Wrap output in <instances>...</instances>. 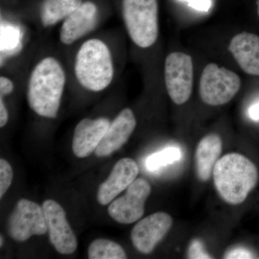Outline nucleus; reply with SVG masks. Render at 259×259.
I'll return each instance as SVG.
<instances>
[{"label": "nucleus", "instance_id": "nucleus-1", "mask_svg": "<svg viewBox=\"0 0 259 259\" xmlns=\"http://www.w3.org/2000/svg\"><path fill=\"white\" fill-rule=\"evenodd\" d=\"M26 83L30 108L40 117L55 119L67 83V73L60 59L49 54L42 56L32 66Z\"/></svg>", "mask_w": 259, "mask_h": 259}, {"label": "nucleus", "instance_id": "nucleus-2", "mask_svg": "<svg viewBox=\"0 0 259 259\" xmlns=\"http://www.w3.org/2000/svg\"><path fill=\"white\" fill-rule=\"evenodd\" d=\"M72 68L74 79L81 88L90 93H102L115 80L113 49L104 37H87L75 52Z\"/></svg>", "mask_w": 259, "mask_h": 259}, {"label": "nucleus", "instance_id": "nucleus-3", "mask_svg": "<svg viewBox=\"0 0 259 259\" xmlns=\"http://www.w3.org/2000/svg\"><path fill=\"white\" fill-rule=\"evenodd\" d=\"M218 193L230 204L243 203L258 181V171L248 158L232 153L225 155L216 163L212 172Z\"/></svg>", "mask_w": 259, "mask_h": 259}, {"label": "nucleus", "instance_id": "nucleus-4", "mask_svg": "<svg viewBox=\"0 0 259 259\" xmlns=\"http://www.w3.org/2000/svg\"><path fill=\"white\" fill-rule=\"evenodd\" d=\"M126 32L140 49L152 47L159 35L158 0H120Z\"/></svg>", "mask_w": 259, "mask_h": 259}, {"label": "nucleus", "instance_id": "nucleus-5", "mask_svg": "<svg viewBox=\"0 0 259 259\" xmlns=\"http://www.w3.org/2000/svg\"><path fill=\"white\" fill-rule=\"evenodd\" d=\"M241 88V79L234 71L209 63L204 68L199 83L201 100L209 106H221L231 102Z\"/></svg>", "mask_w": 259, "mask_h": 259}, {"label": "nucleus", "instance_id": "nucleus-6", "mask_svg": "<svg viewBox=\"0 0 259 259\" xmlns=\"http://www.w3.org/2000/svg\"><path fill=\"white\" fill-rule=\"evenodd\" d=\"M163 76L167 93L174 103L181 105L190 100L193 91L194 64L185 53H170L165 59Z\"/></svg>", "mask_w": 259, "mask_h": 259}, {"label": "nucleus", "instance_id": "nucleus-7", "mask_svg": "<svg viewBox=\"0 0 259 259\" xmlns=\"http://www.w3.org/2000/svg\"><path fill=\"white\" fill-rule=\"evenodd\" d=\"M101 0H84L60 24L59 40L64 47H71L87 38L100 25L103 14Z\"/></svg>", "mask_w": 259, "mask_h": 259}, {"label": "nucleus", "instance_id": "nucleus-8", "mask_svg": "<svg viewBox=\"0 0 259 259\" xmlns=\"http://www.w3.org/2000/svg\"><path fill=\"white\" fill-rule=\"evenodd\" d=\"M8 232L18 242L28 241L32 236L46 234L48 226L42 207L28 199H20L8 220Z\"/></svg>", "mask_w": 259, "mask_h": 259}, {"label": "nucleus", "instance_id": "nucleus-9", "mask_svg": "<svg viewBox=\"0 0 259 259\" xmlns=\"http://www.w3.org/2000/svg\"><path fill=\"white\" fill-rule=\"evenodd\" d=\"M151 192L147 180L137 179L127 188L123 197L112 201L108 213L116 222L131 224L139 221L144 215L145 203Z\"/></svg>", "mask_w": 259, "mask_h": 259}, {"label": "nucleus", "instance_id": "nucleus-10", "mask_svg": "<svg viewBox=\"0 0 259 259\" xmlns=\"http://www.w3.org/2000/svg\"><path fill=\"white\" fill-rule=\"evenodd\" d=\"M42 207L51 244L61 254L74 253L77 248V239L66 219L64 208L53 199L46 200Z\"/></svg>", "mask_w": 259, "mask_h": 259}, {"label": "nucleus", "instance_id": "nucleus-11", "mask_svg": "<svg viewBox=\"0 0 259 259\" xmlns=\"http://www.w3.org/2000/svg\"><path fill=\"white\" fill-rule=\"evenodd\" d=\"M173 219L166 212H158L140 221L131 232L135 248L149 254L171 229Z\"/></svg>", "mask_w": 259, "mask_h": 259}, {"label": "nucleus", "instance_id": "nucleus-12", "mask_svg": "<svg viewBox=\"0 0 259 259\" xmlns=\"http://www.w3.org/2000/svg\"><path fill=\"white\" fill-rule=\"evenodd\" d=\"M105 117L92 119L86 117L79 122L74 129L72 149L78 158H86L95 152L110 125Z\"/></svg>", "mask_w": 259, "mask_h": 259}, {"label": "nucleus", "instance_id": "nucleus-13", "mask_svg": "<svg viewBox=\"0 0 259 259\" xmlns=\"http://www.w3.org/2000/svg\"><path fill=\"white\" fill-rule=\"evenodd\" d=\"M137 125L134 111L126 107L110 122L101 142L95 150L99 157H105L120 149L128 141Z\"/></svg>", "mask_w": 259, "mask_h": 259}, {"label": "nucleus", "instance_id": "nucleus-14", "mask_svg": "<svg viewBox=\"0 0 259 259\" xmlns=\"http://www.w3.org/2000/svg\"><path fill=\"white\" fill-rule=\"evenodd\" d=\"M139 175V167L132 158H123L112 168L111 174L99 187L97 200L102 205L111 203L112 200L126 190Z\"/></svg>", "mask_w": 259, "mask_h": 259}, {"label": "nucleus", "instance_id": "nucleus-15", "mask_svg": "<svg viewBox=\"0 0 259 259\" xmlns=\"http://www.w3.org/2000/svg\"><path fill=\"white\" fill-rule=\"evenodd\" d=\"M228 50L245 73L259 76V36L242 32L232 37Z\"/></svg>", "mask_w": 259, "mask_h": 259}, {"label": "nucleus", "instance_id": "nucleus-16", "mask_svg": "<svg viewBox=\"0 0 259 259\" xmlns=\"http://www.w3.org/2000/svg\"><path fill=\"white\" fill-rule=\"evenodd\" d=\"M222 150L223 141L219 135L209 134L199 141L195 153L196 172L199 180H209Z\"/></svg>", "mask_w": 259, "mask_h": 259}, {"label": "nucleus", "instance_id": "nucleus-17", "mask_svg": "<svg viewBox=\"0 0 259 259\" xmlns=\"http://www.w3.org/2000/svg\"><path fill=\"white\" fill-rule=\"evenodd\" d=\"M84 0H41L38 19L42 28H51L61 24L82 4Z\"/></svg>", "mask_w": 259, "mask_h": 259}, {"label": "nucleus", "instance_id": "nucleus-18", "mask_svg": "<svg viewBox=\"0 0 259 259\" xmlns=\"http://www.w3.org/2000/svg\"><path fill=\"white\" fill-rule=\"evenodd\" d=\"M88 257L90 259H125L127 255L118 243L110 240L97 239L89 246Z\"/></svg>", "mask_w": 259, "mask_h": 259}, {"label": "nucleus", "instance_id": "nucleus-19", "mask_svg": "<svg viewBox=\"0 0 259 259\" xmlns=\"http://www.w3.org/2000/svg\"><path fill=\"white\" fill-rule=\"evenodd\" d=\"M182 156L180 148L168 147L161 151L153 153L146 159V167L150 171H156L161 167L178 161Z\"/></svg>", "mask_w": 259, "mask_h": 259}, {"label": "nucleus", "instance_id": "nucleus-20", "mask_svg": "<svg viewBox=\"0 0 259 259\" xmlns=\"http://www.w3.org/2000/svg\"><path fill=\"white\" fill-rule=\"evenodd\" d=\"M13 179V171L12 166L6 160L0 159V198L6 193L10 188Z\"/></svg>", "mask_w": 259, "mask_h": 259}, {"label": "nucleus", "instance_id": "nucleus-21", "mask_svg": "<svg viewBox=\"0 0 259 259\" xmlns=\"http://www.w3.org/2000/svg\"><path fill=\"white\" fill-rule=\"evenodd\" d=\"M188 257L190 258H212L204 250V245L199 240H193L188 250Z\"/></svg>", "mask_w": 259, "mask_h": 259}, {"label": "nucleus", "instance_id": "nucleus-22", "mask_svg": "<svg viewBox=\"0 0 259 259\" xmlns=\"http://www.w3.org/2000/svg\"><path fill=\"white\" fill-rule=\"evenodd\" d=\"M15 90V82L9 76H0V96L6 97L11 95Z\"/></svg>", "mask_w": 259, "mask_h": 259}, {"label": "nucleus", "instance_id": "nucleus-23", "mask_svg": "<svg viewBox=\"0 0 259 259\" xmlns=\"http://www.w3.org/2000/svg\"><path fill=\"white\" fill-rule=\"evenodd\" d=\"M255 255L250 250L243 248L229 250L224 255V258H254Z\"/></svg>", "mask_w": 259, "mask_h": 259}, {"label": "nucleus", "instance_id": "nucleus-24", "mask_svg": "<svg viewBox=\"0 0 259 259\" xmlns=\"http://www.w3.org/2000/svg\"><path fill=\"white\" fill-rule=\"evenodd\" d=\"M8 120H9V113L5 105L4 97L0 96V127H5L8 123Z\"/></svg>", "mask_w": 259, "mask_h": 259}, {"label": "nucleus", "instance_id": "nucleus-25", "mask_svg": "<svg viewBox=\"0 0 259 259\" xmlns=\"http://www.w3.org/2000/svg\"><path fill=\"white\" fill-rule=\"evenodd\" d=\"M190 5L197 10H207L210 6L209 0H189Z\"/></svg>", "mask_w": 259, "mask_h": 259}, {"label": "nucleus", "instance_id": "nucleus-26", "mask_svg": "<svg viewBox=\"0 0 259 259\" xmlns=\"http://www.w3.org/2000/svg\"><path fill=\"white\" fill-rule=\"evenodd\" d=\"M248 114H249L250 118L253 119V120H259V102L250 107Z\"/></svg>", "mask_w": 259, "mask_h": 259}, {"label": "nucleus", "instance_id": "nucleus-27", "mask_svg": "<svg viewBox=\"0 0 259 259\" xmlns=\"http://www.w3.org/2000/svg\"><path fill=\"white\" fill-rule=\"evenodd\" d=\"M0 242H1V243H0V246L2 247L3 245V243H4V238H3V237L2 236V235L1 236H0Z\"/></svg>", "mask_w": 259, "mask_h": 259}, {"label": "nucleus", "instance_id": "nucleus-28", "mask_svg": "<svg viewBox=\"0 0 259 259\" xmlns=\"http://www.w3.org/2000/svg\"><path fill=\"white\" fill-rule=\"evenodd\" d=\"M256 5H257V14H258V18H259V0H257Z\"/></svg>", "mask_w": 259, "mask_h": 259}]
</instances>
